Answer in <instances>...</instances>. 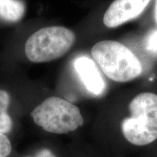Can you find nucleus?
<instances>
[{
  "label": "nucleus",
  "instance_id": "obj_11",
  "mask_svg": "<svg viewBox=\"0 0 157 157\" xmlns=\"http://www.w3.org/2000/svg\"><path fill=\"white\" fill-rule=\"evenodd\" d=\"M25 157H57L56 154H54L50 149L48 148H43L39 150L36 153L34 156H25Z\"/></svg>",
  "mask_w": 157,
  "mask_h": 157
},
{
  "label": "nucleus",
  "instance_id": "obj_2",
  "mask_svg": "<svg viewBox=\"0 0 157 157\" xmlns=\"http://www.w3.org/2000/svg\"><path fill=\"white\" fill-rule=\"evenodd\" d=\"M91 54L103 74L113 81H131L143 72L142 64L138 58L120 42L101 41L93 47Z\"/></svg>",
  "mask_w": 157,
  "mask_h": 157
},
{
  "label": "nucleus",
  "instance_id": "obj_1",
  "mask_svg": "<svg viewBox=\"0 0 157 157\" xmlns=\"http://www.w3.org/2000/svg\"><path fill=\"white\" fill-rule=\"evenodd\" d=\"M130 117L123 119L121 129L125 139L135 146H146L157 139V95L143 93L129 104Z\"/></svg>",
  "mask_w": 157,
  "mask_h": 157
},
{
  "label": "nucleus",
  "instance_id": "obj_12",
  "mask_svg": "<svg viewBox=\"0 0 157 157\" xmlns=\"http://www.w3.org/2000/svg\"><path fill=\"white\" fill-rule=\"evenodd\" d=\"M154 17H155V21H156V24H157V0H156V3H155Z\"/></svg>",
  "mask_w": 157,
  "mask_h": 157
},
{
  "label": "nucleus",
  "instance_id": "obj_5",
  "mask_svg": "<svg viewBox=\"0 0 157 157\" xmlns=\"http://www.w3.org/2000/svg\"><path fill=\"white\" fill-rule=\"evenodd\" d=\"M151 0H115L103 16V23L108 28H116L138 17Z\"/></svg>",
  "mask_w": 157,
  "mask_h": 157
},
{
  "label": "nucleus",
  "instance_id": "obj_10",
  "mask_svg": "<svg viewBox=\"0 0 157 157\" xmlns=\"http://www.w3.org/2000/svg\"><path fill=\"white\" fill-rule=\"evenodd\" d=\"M13 151V146L6 134L0 133V157H9Z\"/></svg>",
  "mask_w": 157,
  "mask_h": 157
},
{
  "label": "nucleus",
  "instance_id": "obj_3",
  "mask_svg": "<svg viewBox=\"0 0 157 157\" xmlns=\"http://www.w3.org/2000/svg\"><path fill=\"white\" fill-rule=\"evenodd\" d=\"M31 117L37 126L52 134L74 132L82 127L84 119L80 109L63 98L49 97L36 105Z\"/></svg>",
  "mask_w": 157,
  "mask_h": 157
},
{
  "label": "nucleus",
  "instance_id": "obj_8",
  "mask_svg": "<svg viewBox=\"0 0 157 157\" xmlns=\"http://www.w3.org/2000/svg\"><path fill=\"white\" fill-rule=\"evenodd\" d=\"M11 103V96L7 91L0 90V133L8 134L11 132L13 121L8 109Z\"/></svg>",
  "mask_w": 157,
  "mask_h": 157
},
{
  "label": "nucleus",
  "instance_id": "obj_4",
  "mask_svg": "<svg viewBox=\"0 0 157 157\" xmlns=\"http://www.w3.org/2000/svg\"><path fill=\"white\" fill-rule=\"evenodd\" d=\"M75 42L74 31L66 27H44L29 37L25 54L33 63L50 62L67 53Z\"/></svg>",
  "mask_w": 157,
  "mask_h": 157
},
{
  "label": "nucleus",
  "instance_id": "obj_6",
  "mask_svg": "<svg viewBox=\"0 0 157 157\" xmlns=\"http://www.w3.org/2000/svg\"><path fill=\"white\" fill-rule=\"evenodd\" d=\"M74 69L80 81L90 93L101 95L105 90V82L95 63L87 56L77 57L74 62Z\"/></svg>",
  "mask_w": 157,
  "mask_h": 157
},
{
  "label": "nucleus",
  "instance_id": "obj_9",
  "mask_svg": "<svg viewBox=\"0 0 157 157\" xmlns=\"http://www.w3.org/2000/svg\"><path fill=\"white\" fill-rule=\"evenodd\" d=\"M145 49L149 54L157 56V29H154L146 35L144 40Z\"/></svg>",
  "mask_w": 157,
  "mask_h": 157
},
{
  "label": "nucleus",
  "instance_id": "obj_7",
  "mask_svg": "<svg viewBox=\"0 0 157 157\" xmlns=\"http://www.w3.org/2000/svg\"><path fill=\"white\" fill-rule=\"evenodd\" d=\"M25 7L21 0H0V19L15 23L24 15Z\"/></svg>",
  "mask_w": 157,
  "mask_h": 157
}]
</instances>
